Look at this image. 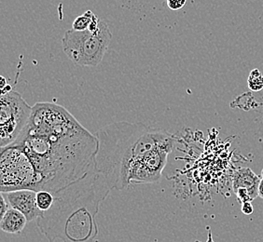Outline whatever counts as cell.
Wrapping results in <instances>:
<instances>
[{"instance_id": "obj_6", "label": "cell", "mask_w": 263, "mask_h": 242, "mask_svg": "<svg viewBox=\"0 0 263 242\" xmlns=\"http://www.w3.org/2000/svg\"><path fill=\"white\" fill-rule=\"evenodd\" d=\"M33 107L18 91H9L0 98V147L12 145L30 120Z\"/></svg>"}, {"instance_id": "obj_16", "label": "cell", "mask_w": 263, "mask_h": 242, "mask_svg": "<svg viewBox=\"0 0 263 242\" xmlns=\"http://www.w3.org/2000/svg\"><path fill=\"white\" fill-rule=\"evenodd\" d=\"M258 197H261L263 199V179L259 182V185L258 187Z\"/></svg>"}, {"instance_id": "obj_2", "label": "cell", "mask_w": 263, "mask_h": 242, "mask_svg": "<svg viewBox=\"0 0 263 242\" xmlns=\"http://www.w3.org/2000/svg\"><path fill=\"white\" fill-rule=\"evenodd\" d=\"M96 168L111 189L160 181L175 138L141 123L115 122L96 133Z\"/></svg>"}, {"instance_id": "obj_11", "label": "cell", "mask_w": 263, "mask_h": 242, "mask_svg": "<svg viewBox=\"0 0 263 242\" xmlns=\"http://www.w3.org/2000/svg\"><path fill=\"white\" fill-rule=\"evenodd\" d=\"M54 201L53 194L51 192L41 190L36 192V204L41 212H48Z\"/></svg>"}, {"instance_id": "obj_1", "label": "cell", "mask_w": 263, "mask_h": 242, "mask_svg": "<svg viewBox=\"0 0 263 242\" xmlns=\"http://www.w3.org/2000/svg\"><path fill=\"white\" fill-rule=\"evenodd\" d=\"M30 120L12 145L20 147L40 179V191L55 193L96 168L98 142L65 107L36 103Z\"/></svg>"}, {"instance_id": "obj_8", "label": "cell", "mask_w": 263, "mask_h": 242, "mask_svg": "<svg viewBox=\"0 0 263 242\" xmlns=\"http://www.w3.org/2000/svg\"><path fill=\"white\" fill-rule=\"evenodd\" d=\"M260 180L261 179L250 168H239L233 172V192L245 188L250 193L253 199H256L258 197V187Z\"/></svg>"}, {"instance_id": "obj_10", "label": "cell", "mask_w": 263, "mask_h": 242, "mask_svg": "<svg viewBox=\"0 0 263 242\" xmlns=\"http://www.w3.org/2000/svg\"><path fill=\"white\" fill-rule=\"evenodd\" d=\"M97 16L93 14L91 10H87L82 15L77 17L73 22L72 29L76 31L88 30L91 27L92 23L97 20Z\"/></svg>"}, {"instance_id": "obj_9", "label": "cell", "mask_w": 263, "mask_h": 242, "mask_svg": "<svg viewBox=\"0 0 263 242\" xmlns=\"http://www.w3.org/2000/svg\"><path fill=\"white\" fill-rule=\"evenodd\" d=\"M28 220L22 212L10 208L0 220V228L8 234H20L26 227Z\"/></svg>"}, {"instance_id": "obj_14", "label": "cell", "mask_w": 263, "mask_h": 242, "mask_svg": "<svg viewBox=\"0 0 263 242\" xmlns=\"http://www.w3.org/2000/svg\"><path fill=\"white\" fill-rule=\"evenodd\" d=\"M187 0H167V6L170 10H178L186 5Z\"/></svg>"}, {"instance_id": "obj_12", "label": "cell", "mask_w": 263, "mask_h": 242, "mask_svg": "<svg viewBox=\"0 0 263 242\" xmlns=\"http://www.w3.org/2000/svg\"><path fill=\"white\" fill-rule=\"evenodd\" d=\"M249 89L252 91H259L263 89V75L258 69L250 72L248 78Z\"/></svg>"}, {"instance_id": "obj_17", "label": "cell", "mask_w": 263, "mask_h": 242, "mask_svg": "<svg viewBox=\"0 0 263 242\" xmlns=\"http://www.w3.org/2000/svg\"><path fill=\"white\" fill-rule=\"evenodd\" d=\"M260 175H261V177H262V179H263V169H262V171H261V173H260Z\"/></svg>"}, {"instance_id": "obj_5", "label": "cell", "mask_w": 263, "mask_h": 242, "mask_svg": "<svg viewBox=\"0 0 263 242\" xmlns=\"http://www.w3.org/2000/svg\"><path fill=\"white\" fill-rule=\"evenodd\" d=\"M29 189L40 191V179L30 159L20 147L10 145L1 148V192Z\"/></svg>"}, {"instance_id": "obj_4", "label": "cell", "mask_w": 263, "mask_h": 242, "mask_svg": "<svg viewBox=\"0 0 263 242\" xmlns=\"http://www.w3.org/2000/svg\"><path fill=\"white\" fill-rule=\"evenodd\" d=\"M111 39L109 27L100 19L96 29L66 31L62 47L67 58L77 66H97L106 54Z\"/></svg>"}, {"instance_id": "obj_3", "label": "cell", "mask_w": 263, "mask_h": 242, "mask_svg": "<svg viewBox=\"0 0 263 242\" xmlns=\"http://www.w3.org/2000/svg\"><path fill=\"white\" fill-rule=\"evenodd\" d=\"M111 187L97 168L80 180L53 193L54 201L36 220L41 234L50 242H97V217Z\"/></svg>"}, {"instance_id": "obj_15", "label": "cell", "mask_w": 263, "mask_h": 242, "mask_svg": "<svg viewBox=\"0 0 263 242\" xmlns=\"http://www.w3.org/2000/svg\"><path fill=\"white\" fill-rule=\"evenodd\" d=\"M241 210H242V212H243V214L250 215L254 212L253 205H252L251 202H246V203L241 204Z\"/></svg>"}, {"instance_id": "obj_7", "label": "cell", "mask_w": 263, "mask_h": 242, "mask_svg": "<svg viewBox=\"0 0 263 242\" xmlns=\"http://www.w3.org/2000/svg\"><path fill=\"white\" fill-rule=\"evenodd\" d=\"M10 208L22 212L28 222L37 220L42 212L36 204V191L23 189L15 191L1 192Z\"/></svg>"}, {"instance_id": "obj_13", "label": "cell", "mask_w": 263, "mask_h": 242, "mask_svg": "<svg viewBox=\"0 0 263 242\" xmlns=\"http://www.w3.org/2000/svg\"><path fill=\"white\" fill-rule=\"evenodd\" d=\"M234 193H235L237 200L240 204H243L246 202H252L254 200L253 197L250 195V193L245 188H240L236 191H234Z\"/></svg>"}]
</instances>
